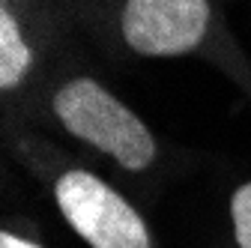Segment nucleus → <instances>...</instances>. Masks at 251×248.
<instances>
[{
    "instance_id": "obj_6",
    "label": "nucleus",
    "mask_w": 251,
    "mask_h": 248,
    "mask_svg": "<svg viewBox=\"0 0 251 248\" xmlns=\"http://www.w3.org/2000/svg\"><path fill=\"white\" fill-rule=\"evenodd\" d=\"M0 248H42V245H36V242H30V239H24V236H15V233H0Z\"/></svg>"
},
{
    "instance_id": "obj_5",
    "label": "nucleus",
    "mask_w": 251,
    "mask_h": 248,
    "mask_svg": "<svg viewBox=\"0 0 251 248\" xmlns=\"http://www.w3.org/2000/svg\"><path fill=\"white\" fill-rule=\"evenodd\" d=\"M230 222L239 248H251V182H242L230 198Z\"/></svg>"
},
{
    "instance_id": "obj_4",
    "label": "nucleus",
    "mask_w": 251,
    "mask_h": 248,
    "mask_svg": "<svg viewBox=\"0 0 251 248\" xmlns=\"http://www.w3.org/2000/svg\"><path fill=\"white\" fill-rule=\"evenodd\" d=\"M30 66H33V51H30L18 18L3 6L0 9V90H15L24 84Z\"/></svg>"
},
{
    "instance_id": "obj_1",
    "label": "nucleus",
    "mask_w": 251,
    "mask_h": 248,
    "mask_svg": "<svg viewBox=\"0 0 251 248\" xmlns=\"http://www.w3.org/2000/svg\"><path fill=\"white\" fill-rule=\"evenodd\" d=\"M54 114L69 135L102 149L126 171L150 168L159 152L147 123L93 78L63 84L54 93Z\"/></svg>"
},
{
    "instance_id": "obj_2",
    "label": "nucleus",
    "mask_w": 251,
    "mask_h": 248,
    "mask_svg": "<svg viewBox=\"0 0 251 248\" xmlns=\"http://www.w3.org/2000/svg\"><path fill=\"white\" fill-rule=\"evenodd\" d=\"M54 198L63 219L90 248H150L147 224L138 209L90 171H66Z\"/></svg>"
},
{
    "instance_id": "obj_3",
    "label": "nucleus",
    "mask_w": 251,
    "mask_h": 248,
    "mask_svg": "<svg viewBox=\"0 0 251 248\" xmlns=\"http://www.w3.org/2000/svg\"><path fill=\"white\" fill-rule=\"evenodd\" d=\"M123 39L144 57H179L195 51L209 30V0H126Z\"/></svg>"
}]
</instances>
